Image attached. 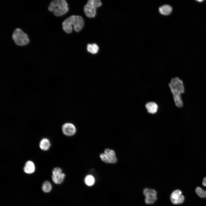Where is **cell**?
<instances>
[{
    "label": "cell",
    "instance_id": "cell-17",
    "mask_svg": "<svg viewBox=\"0 0 206 206\" xmlns=\"http://www.w3.org/2000/svg\"><path fill=\"white\" fill-rule=\"evenodd\" d=\"M95 182V179L94 177L91 175H86L84 179V182L86 184L89 186L93 185Z\"/></svg>",
    "mask_w": 206,
    "mask_h": 206
},
{
    "label": "cell",
    "instance_id": "cell-18",
    "mask_svg": "<svg viewBox=\"0 0 206 206\" xmlns=\"http://www.w3.org/2000/svg\"><path fill=\"white\" fill-rule=\"evenodd\" d=\"M42 188L44 192L48 193L52 189V185L49 182L45 181L43 183Z\"/></svg>",
    "mask_w": 206,
    "mask_h": 206
},
{
    "label": "cell",
    "instance_id": "cell-12",
    "mask_svg": "<svg viewBox=\"0 0 206 206\" xmlns=\"http://www.w3.org/2000/svg\"><path fill=\"white\" fill-rule=\"evenodd\" d=\"M146 108L149 113L154 114L156 113L158 109L157 104L154 102H149L145 105Z\"/></svg>",
    "mask_w": 206,
    "mask_h": 206
},
{
    "label": "cell",
    "instance_id": "cell-13",
    "mask_svg": "<svg viewBox=\"0 0 206 206\" xmlns=\"http://www.w3.org/2000/svg\"><path fill=\"white\" fill-rule=\"evenodd\" d=\"M172 9L171 6L168 5H165L160 7L159 8L160 13L163 15H169L171 13Z\"/></svg>",
    "mask_w": 206,
    "mask_h": 206
},
{
    "label": "cell",
    "instance_id": "cell-14",
    "mask_svg": "<svg viewBox=\"0 0 206 206\" xmlns=\"http://www.w3.org/2000/svg\"><path fill=\"white\" fill-rule=\"evenodd\" d=\"M203 185L206 187V177L203 179L202 182ZM195 192L197 195L201 198L206 197V191H204L201 188L198 187L195 189Z\"/></svg>",
    "mask_w": 206,
    "mask_h": 206
},
{
    "label": "cell",
    "instance_id": "cell-1",
    "mask_svg": "<svg viewBox=\"0 0 206 206\" xmlns=\"http://www.w3.org/2000/svg\"><path fill=\"white\" fill-rule=\"evenodd\" d=\"M169 85L173 94L176 106L179 108L183 106L181 94L184 92V87L182 81L178 77L172 78Z\"/></svg>",
    "mask_w": 206,
    "mask_h": 206
},
{
    "label": "cell",
    "instance_id": "cell-2",
    "mask_svg": "<svg viewBox=\"0 0 206 206\" xmlns=\"http://www.w3.org/2000/svg\"><path fill=\"white\" fill-rule=\"evenodd\" d=\"M84 21L80 16L73 15L66 19L62 24L63 30L69 33L72 31L73 27L76 32L80 31L84 25Z\"/></svg>",
    "mask_w": 206,
    "mask_h": 206
},
{
    "label": "cell",
    "instance_id": "cell-16",
    "mask_svg": "<svg viewBox=\"0 0 206 206\" xmlns=\"http://www.w3.org/2000/svg\"><path fill=\"white\" fill-rule=\"evenodd\" d=\"M88 51L93 54L97 53L99 50L98 45L95 43L88 44L87 48Z\"/></svg>",
    "mask_w": 206,
    "mask_h": 206
},
{
    "label": "cell",
    "instance_id": "cell-3",
    "mask_svg": "<svg viewBox=\"0 0 206 206\" xmlns=\"http://www.w3.org/2000/svg\"><path fill=\"white\" fill-rule=\"evenodd\" d=\"M48 9L56 17L62 16L68 11V4L65 0H54L49 3Z\"/></svg>",
    "mask_w": 206,
    "mask_h": 206
},
{
    "label": "cell",
    "instance_id": "cell-8",
    "mask_svg": "<svg viewBox=\"0 0 206 206\" xmlns=\"http://www.w3.org/2000/svg\"><path fill=\"white\" fill-rule=\"evenodd\" d=\"M170 200L174 204H179L183 203L184 200V197L181 191L179 189L173 191L170 196Z\"/></svg>",
    "mask_w": 206,
    "mask_h": 206
},
{
    "label": "cell",
    "instance_id": "cell-19",
    "mask_svg": "<svg viewBox=\"0 0 206 206\" xmlns=\"http://www.w3.org/2000/svg\"><path fill=\"white\" fill-rule=\"evenodd\" d=\"M100 157L101 159L103 162L106 163H108V161L107 157L104 152L100 154Z\"/></svg>",
    "mask_w": 206,
    "mask_h": 206
},
{
    "label": "cell",
    "instance_id": "cell-7",
    "mask_svg": "<svg viewBox=\"0 0 206 206\" xmlns=\"http://www.w3.org/2000/svg\"><path fill=\"white\" fill-rule=\"evenodd\" d=\"M52 178L53 182L56 184H60L63 181L65 175L62 169L59 167L54 168L52 171Z\"/></svg>",
    "mask_w": 206,
    "mask_h": 206
},
{
    "label": "cell",
    "instance_id": "cell-10",
    "mask_svg": "<svg viewBox=\"0 0 206 206\" xmlns=\"http://www.w3.org/2000/svg\"><path fill=\"white\" fill-rule=\"evenodd\" d=\"M104 153L107 157L108 163L115 164L116 163L117 158L114 150L109 148H106L104 150Z\"/></svg>",
    "mask_w": 206,
    "mask_h": 206
},
{
    "label": "cell",
    "instance_id": "cell-6",
    "mask_svg": "<svg viewBox=\"0 0 206 206\" xmlns=\"http://www.w3.org/2000/svg\"><path fill=\"white\" fill-rule=\"evenodd\" d=\"M143 193L145 196V203L148 204H153L157 199V193L153 189L145 188L143 191Z\"/></svg>",
    "mask_w": 206,
    "mask_h": 206
},
{
    "label": "cell",
    "instance_id": "cell-11",
    "mask_svg": "<svg viewBox=\"0 0 206 206\" xmlns=\"http://www.w3.org/2000/svg\"><path fill=\"white\" fill-rule=\"evenodd\" d=\"M35 168V166L33 163L31 161H29L25 163L23 170L26 173L31 174L34 172Z\"/></svg>",
    "mask_w": 206,
    "mask_h": 206
},
{
    "label": "cell",
    "instance_id": "cell-15",
    "mask_svg": "<svg viewBox=\"0 0 206 206\" xmlns=\"http://www.w3.org/2000/svg\"><path fill=\"white\" fill-rule=\"evenodd\" d=\"M39 146L41 150H47L50 146V141L47 138H43L40 141Z\"/></svg>",
    "mask_w": 206,
    "mask_h": 206
},
{
    "label": "cell",
    "instance_id": "cell-5",
    "mask_svg": "<svg viewBox=\"0 0 206 206\" xmlns=\"http://www.w3.org/2000/svg\"><path fill=\"white\" fill-rule=\"evenodd\" d=\"M102 5L100 0H90L84 6V11L86 15L89 18L94 17L96 14V9Z\"/></svg>",
    "mask_w": 206,
    "mask_h": 206
},
{
    "label": "cell",
    "instance_id": "cell-9",
    "mask_svg": "<svg viewBox=\"0 0 206 206\" xmlns=\"http://www.w3.org/2000/svg\"><path fill=\"white\" fill-rule=\"evenodd\" d=\"M62 130L63 133L68 136H72L76 132V128L75 126L71 123H66L62 126Z\"/></svg>",
    "mask_w": 206,
    "mask_h": 206
},
{
    "label": "cell",
    "instance_id": "cell-4",
    "mask_svg": "<svg viewBox=\"0 0 206 206\" xmlns=\"http://www.w3.org/2000/svg\"><path fill=\"white\" fill-rule=\"evenodd\" d=\"M12 38L17 45L23 46L27 45L30 40L27 35L20 28H16L13 31Z\"/></svg>",
    "mask_w": 206,
    "mask_h": 206
},
{
    "label": "cell",
    "instance_id": "cell-20",
    "mask_svg": "<svg viewBox=\"0 0 206 206\" xmlns=\"http://www.w3.org/2000/svg\"><path fill=\"white\" fill-rule=\"evenodd\" d=\"M197 1H198V2H202L203 1V0H197Z\"/></svg>",
    "mask_w": 206,
    "mask_h": 206
}]
</instances>
